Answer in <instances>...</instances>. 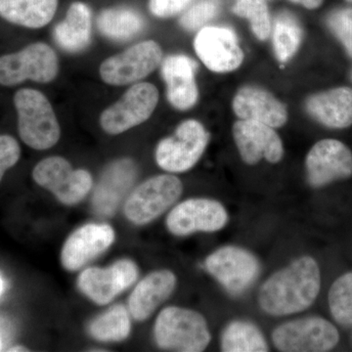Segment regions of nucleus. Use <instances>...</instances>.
<instances>
[{"label":"nucleus","instance_id":"nucleus-29","mask_svg":"<svg viewBox=\"0 0 352 352\" xmlns=\"http://www.w3.org/2000/svg\"><path fill=\"white\" fill-rule=\"evenodd\" d=\"M331 314L342 326H352V272L338 278L329 291Z\"/></svg>","mask_w":352,"mask_h":352},{"label":"nucleus","instance_id":"nucleus-24","mask_svg":"<svg viewBox=\"0 0 352 352\" xmlns=\"http://www.w3.org/2000/svg\"><path fill=\"white\" fill-rule=\"evenodd\" d=\"M58 0H0V17L11 24L41 29L50 24Z\"/></svg>","mask_w":352,"mask_h":352},{"label":"nucleus","instance_id":"nucleus-32","mask_svg":"<svg viewBox=\"0 0 352 352\" xmlns=\"http://www.w3.org/2000/svg\"><path fill=\"white\" fill-rule=\"evenodd\" d=\"M327 25L352 58V8L333 11L327 17Z\"/></svg>","mask_w":352,"mask_h":352},{"label":"nucleus","instance_id":"nucleus-39","mask_svg":"<svg viewBox=\"0 0 352 352\" xmlns=\"http://www.w3.org/2000/svg\"><path fill=\"white\" fill-rule=\"evenodd\" d=\"M347 1H351H351H352V0H347Z\"/></svg>","mask_w":352,"mask_h":352},{"label":"nucleus","instance_id":"nucleus-21","mask_svg":"<svg viewBox=\"0 0 352 352\" xmlns=\"http://www.w3.org/2000/svg\"><path fill=\"white\" fill-rule=\"evenodd\" d=\"M305 107L307 113L323 126L346 129L352 124V88L336 87L311 95Z\"/></svg>","mask_w":352,"mask_h":352},{"label":"nucleus","instance_id":"nucleus-12","mask_svg":"<svg viewBox=\"0 0 352 352\" xmlns=\"http://www.w3.org/2000/svg\"><path fill=\"white\" fill-rule=\"evenodd\" d=\"M228 221V212L220 201L197 198L173 208L166 217V227L173 235L183 237L197 232H217Z\"/></svg>","mask_w":352,"mask_h":352},{"label":"nucleus","instance_id":"nucleus-35","mask_svg":"<svg viewBox=\"0 0 352 352\" xmlns=\"http://www.w3.org/2000/svg\"><path fill=\"white\" fill-rule=\"evenodd\" d=\"M294 3L300 4L307 9H316L323 3V0H291Z\"/></svg>","mask_w":352,"mask_h":352},{"label":"nucleus","instance_id":"nucleus-37","mask_svg":"<svg viewBox=\"0 0 352 352\" xmlns=\"http://www.w3.org/2000/svg\"><path fill=\"white\" fill-rule=\"evenodd\" d=\"M4 292V282L3 280H2L1 276H0V296H1L2 294H3Z\"/></svg>","mask_w":352,"mask_h":352},{"label":"nucleus","instance_id":"nucleus-10","mask_svg":"<svg viewBox=\"0 0 352 352\" xmlns=\"http://www.w3.org/2000/svg\"><path fill=\"white\" fill-rule=\"evenodd\" d=\"M159 102V91L149 82L136 83L119 101L104 110L100 126L106 133L118 135L143 124L151 117Z\"/></svg>","mask_w":352,"mask_h":352},{"label":"nucleus","instance_id":"nucleus-27","mask_svg":"<svg viewBox=\"0 0 352 352\" xmlns=\"http://www.w3.org/2000/svg\"><path fill=\"white\" fill-rule=\"evenodd\" d=\"M275 55L281 63H286L296 54L302 39V30L291 13L283 12L275 18L271 28Z\"/></svg>","mask_w":352,"mask_h":352},{"label":"nucleus","instance_id":"nucleus-19","mask_svg":"<svg viewBox=\"0 0 352 352\" xmlns=\"http://www.w3.org/2000/svg\"><path fill=\"white\" fill-rule=\"evenodd\" d=\"M232 107L241 120H254L273 129L283 126L288 120L284 104L263 88H241L234 96Z\"/></svg>","mask_w":352,"mask_h":352},{"label":"nucleus","instance_id":"nucleus-20","mask_svg":"<svg viewBox=\"0 0 352 352\" xmlns=\"http://www.w3.org/2000/svg\"><path fill=\"white\" fill-rule=\"evenodd\" d=\"M176 276L170 270H157L143 278L129 300V312L135 320L149 318L175 291Z\"/></svg>","mask_w":352,"mask_h":352},{"label":"nucleus","instance_id":"nucleus-5","mask_svg":"<svg viewBox=\"0 0 352 352\" xmlns=\"http://www.w3.org/2000/svg\"><path fill=\"white\" fill-rule=\"evenodd\" d=\"M59 72V60L48 44H30L24 50L0 57V85L14 87L25 80L52 82Z\"/></svg>","mask_w":352,"mask_h":352},{"label":"nucleus","instance_id":"nucleus-28","mask_svg":"<svg viewBox=\"0 0 352 352\" xmlns=\"http://www.w3.org/2000/svg\"><path fill=\"white\" fill-rule=\"evenodd\" d=\"M131 331V317L126 308L115 305L90 324V335L99 342H122Z\"/></svg>","mask_w":352,"mask_h":352},{"label":"nucleus","instance_id":"nucleus-31","mask_svg":"<svg viewBox=\"0 0 352 352\" xmlns=\"http://www.w3.org/2000/svg\"><path fill=\"white\" fill-rule=\"evenodd\" d=\"M219 0H197L182 12L179 23L187 31L201 30L219 13Z\"/></svg>","mask_w":352,"mask_h":352},{"label":"nucleus","instance_id":"nucleus-17","mask_svg":"<svg viewBox=\"0 0 352 352\" xmlns=\"http://www.w3.org/2000/svg\"><path fill=\"white\" fill-rule=\"evenodd\" d=\"M109 224L88 223L76 230L65 242L61 263L65 270L76 271L107 251L115 241Z\"/></svg>","mask_w":352,"mask_h":352},{"label":"nucleus","instance_id":"nucleus-38","mask_svg":"<svg viewBox=\"0 0 352 352\" xmlns=\"http://www.w3.org/2000/svg\"><path fill=\"white\" fill-rule=\"evenodd\" d=\"M2 349V342L1 340H0V351H1Z\"/></svg>","mask_w":352,"mask_h":352},{"label":"nucleus","instance_id":"nucleus-36","mask_svg":"<svg viewBox=\"0 0 352 352\" xmlns=\"http://www.w3.org/2000/svg\"><path fill=\"white\" fill-rule=\"evenodd\" d=\"M9 351L16 352V351H28V349H25V347H24V346H15V347H13L12 349H10V351Z\"/></svg>","mask_w":352,"mask_h":352},{"label":"nucleus","instance_id":"nucleus-25","mask_svg":"<svg viewBox=\"0 0 352 352\" xmlns=\"http://www.w3.org/2000/svg\"><path fill=\"white\" fill-rule=\"evenodd\" d=\"M97 27L106 38L126 41L143 31L145 21L140 13L131 7H113L102 11L97 18Z\"/></svg>","mask_w":352,"mask_h":352},{"label":"nucleus","instance_id":"nucleus-16","mask_svg":"<svg viewBox=\"0 0 352 352\" xmlns=\"http://www.w3.org/2000/svg\"><path fill=\"white\" fill-rule=\"evenodd\" d=\"M233 138L241 157L250 166L263 159L270 164L283 159V142L273 127L254 120H240L234 124Z\"/></svg>","mask_w":352,"mask_h":352},{"label":"nucleus","instance_id":"nucleus-7","mask_svg":"<svg viewBox=\"0 0 352 352\" xmlns=\"http://www.w3.org/2000/svg\"><path fill=\"white\" fill-rule=\"evenodd\" d=\"M273 344L279 351L324 352L337 346L339 332L332 323L312 316L281 324L273 330Z\"/></svg>","mask_w":352,"mask_h":352},{"label":"nucleus","instance_id":"nucleus-15","mask_svg":"<svg viewBox=\"0 0 352 352\" xmlns=\"http://www.w3.org/2000/svg\"><path fill=\"white\" fill-rule=\"evenodd\" d=\"M194 50L204 65L214 73L235 71L244 61L237 36L228 28H201L194 39Z\"/></svg>","mask_w":352,"mask_h":352},{"label":"nucleus","instance_id":"nucleus-2","mask_svg":"<svg viewBox=\"0 0 352 352\" xmlns=\"http://www.w3.org/2000/svg\"><path fill=\"white\" fill-rule=\"evenodd\" d=\"M154 336L161 349L180 352L204 351L212 340L203 315L178 307H166L160 312L155 322Z\"/></svg>","mask_w":352,"mask_h":352},{"label":"nucleus","instance_id":"nucleus-30","mask_svg":"<svg viewBox=\"0 0 352 352\" xmlns=\"http://www.w3.org/2000/svg\"><path fill=\"white\" fill-rule=\"evenodd\" d=\"M232 12L245 18L251 24L254 36L261 41H266L271 34L270 11L264 0H236Z\"/></svg>","mask_w":352,"mask_h":352},{"label":"nucleus","instance_id":"nucleus-26","mask_svg":"<svg viewBox=\"0 0 352 352\" xmlns=\"http://www.w3.org/2000/svg\"><path fill=\"white\" fill-rule=\"evenodd\" d=\"M220 346L224 352L270 351L261 329L247 320H234L222 331Z\"/></svg>","mask_w":352,"mask_h":352},{"label":"nucleus","instance_id":"nucleus-11","mask_svg":"<svg viewBox=\"0 0 352 352\" xmlns=\"http://www.w3.org/2000/svg\"><path fill=\"white\" fill-rule=\"evenodd\" d=\"M162 61L161 46L156 41H146L108 58L101 64L99 72L104 82L120 87L143 80L152 74Z\"/></svg>","mask_w":352,"mask_h":352},{"label":"nucleus","instance_id":"nucleus-13","mask_svg":"<svg viewBox=\"0 0 352 352\" xmlns=\"http://www.w3.org/2000/svg\"><path fill=\"white\" fill-rule=\"evenodd\" d=\"M138 278V265L129 259H120L109 267L83 270L78 287L92 302L105 305L135 283Z\"/></svg>","mask_w":352,"mask_h":352},{"label":"nucleus","instance_id":"nucleus-1","mask_svg":"<svg viewBox=\"0 0 352 352\" xmlns=\"http://www.w3.org/2000/svg\"><path fill=\"white\" fill-rule=\"evenodd\" d=\"M321 288L318 263L309 256L295 259L271 275L258 294V305L271 316H288L314 305Z\"/></svg>","mask_w":352,"mask_h":352},{"label":"nucleus","instance_id":"nucleus-6","mask_svg":"<svg viewBox=\"0 0 352 352\" xmlns=\"http://www.w3.org/2000/svg\"><path fill=\"white\" fill-rule=\"evenodd\" d=\"M182 191V182L176 176H153L132 192L124 206V214L135 226H145L168 210Z\"/></svg>","mask_w":352,"mask_h":352},{"label":"nucleus","instance_id":"nucleus-14","mask_svg":"<svg viewBox=\"0 0 352 352\" xmlns=\"http://www.w3.org/2000/svg\"><path fill=\"white\" fill-rule=\"evenodd\" d=\"M308 183L320 188L352 176V152L336 139H323L312 146L305 159Z\"/></svg>","mask_w":352,"mask_h":352},{"label":"nucleus","instance_id":"nucleus-33","mask_svg":"<svg viewBox=\"0 0 352 352\" xmlns=\"http://www.w3.org/2000/svg\"><path fill=\"white\" fill-rule=\"evenodd\" d=\"M21 148L10 135H0V182L4 173L19 161Z\"/></svg>","mask_w":352,"mask_h":352},{"label":"nucleus","instance_id":"nucleus-4","mask_svg":"<svg viewBox=\"0 0 352 352\" xmlns=\"http://www.w3.org/2000/svg\"><path fill=\"white\" fill-rule=\"evenodd\" d=\"M210 133L196 120H187L175 134L160 141L155 152L157 166L171 173L191 170L203 156L210 142Z\"/></svg>","mask_w":352,"mask_h":352},{"label":"nucleus","instance_id":"nucleus-34","mask_svg":"<svg viewBox=\"0 0 352 352\" xmlns=\"http://www.w3.org/2000/svg\"><path fill=\"white\" fill-rule=\"evenodd\" d=\"M193 0H149L150 12L159 18H170L182 13Z\"/></svg>","mask_w":352,"mask_h":352},{"label":"nucleus","instance_id":"nucleus-8","mask_svg":"<svg viewBox=\"0 0 352 352\" xmlns=\"http://www.w3.org/2000/svg\"><path fill=\"white\" fill-rule=\"evenodd\" d=\"M205 267L232 295L245 293L261 271L258 258L237 245H224L212 252L206 258Z\"/></svg>","mask_w":352,"mask_h":352},{"label":"nucleus","instance_id":"nucleus-9","mask_svg":"<svg viewBox=\"0 0 352 352\" xmlns=\"http://www.w3.org/2000/svg\"><path fill=\"white\" fill-rule=\"evenodd\" d=\"M32 178L39 186L48 190L66 206L80 203L92 188V176L85 170H74L68 160L50 157L39 162Z\"/></svg>","mask_w":352,"mask_h":352},{"label":"nucleus","instance_id":"nucleus-18","mask_svg":"<svg viewBox=\"0 0 352 352\" xmlns=\"http://www.w3.org/2000/svg\"><path fill=\"white\" fill-rule=\"evenodd\" d=\"M197 69L198 64L182 54L170 55L162 62L161 74L166 85V97L176 110L187 111L196 105L199 98Z\"/></svg>","mask_w":352,"mask_h":352},{"label":"nucleus","instance_id":"nucleus-23","mask_svg":"<svg viewBox=\"0 0 352 352\" xmlns=\"http://www.w3.org/2000/svg\"><path fill=\"white\" fill-rule=\"evenodd\" d=\"M91 34V11L87 4L76 1L69 7L65 19L55 27L53 38L62 50L78 53L89 45Z\"/></svg>","mask_w":352,"mask_h":352},{"label":"nucleus","instance_id":"nucleus-22","mask_svg":"<svg viewBox=\"0 0 352 352\" xmlns=\"http://www.w3.org/2000/svg\"><path fill=\"white\" fill-rule=\"evenodd\" d=\"M136 177V168L131 160L116 162L104 173L95 191L94 206L101 214H112Z\"/></svg>","mask_w":352,"mask_h":352},{"label":"nucleus","instance_id":"nucleus-3","mask_svg":"<svg viewBox=\"0 0 352 352\" xmlns=\"http://www.w3.org/2000/svg\"><path fill=\"white\" fill-rule=\"evenodd\" d=\"M14 105L18 129L23 141L34 150H47L57 144L61 129L47 97L41 91L24 88L16 92Z\"/></svg>","mask_w":352,"mask_h":352}]
</instances>
